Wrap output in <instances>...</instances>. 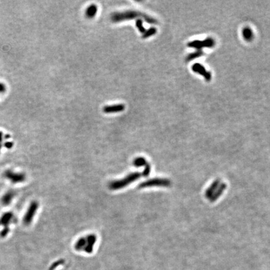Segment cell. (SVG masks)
Listing matches in <instances>:
<instances>
[{
	"mask_svg": "<svg viewBox=\"0 0 270 270\" xmlns=\"http://www.w3.org/2000/svg\"><path fill=\"white\" fill-rule=\"evenodd\" d=\"M243 36L244 39L247 41H251L254 38L252 30L249 27H245L243 28Z\"/></svg>",
	"mask_w": 270,
	"mask_h": 270,
	"instance_id": "4fadbf2b",
	"label": "cell"
},
{
	"mask_svg": "<svg viewBox=\"0 0 270 270\" xmlns=\"http://www.w3.org/2000/svg\"><path fill=\"white\" fill-rule=\"evenodd\" d=\"M98 7L96 4H91L87 8L86 11V16L88 18L91 19L94 18L97 13Z\"/></svg>",
	"mask_w": 270,
	"mask_h": 270,
	"instance_id": "7c38bea8",
	"label": "cell"
},
{
	"mask_svg": "<svg viewBox=\"0 0 270 270\" xmlns=\"http://www.w3.org/2000/svg\"><path fill=\"white\" fill-rule=\"evenodd\" d=\"M157 32V29L154 27H151L148 29L147 30L145 31V32L143 33L142 38L143 39H146L148 38H149L150 36H152L154 34H156Z\"/></svg>",
	"mask_w": 270,
	"mask_h": 270,
	"instance_id": "5bb4252c",
	"label": "cell"
},
{
	"mask_svg": "<svg viewBox=\"0 0 270 270\" xmlns=\"http://www.w3.org/2000/svg\"><path fill=\"white\" fill-rule=\"evenodd\" d=\"M141 176H143V174L138 172L130 173L128 174L126 177L121 179H118L116 180V181H111L109 184V188L111 190H118L119 189H122L128 186L129 184H131L134 181H136Z\"/></svg>",
	"mask_w": 270,
	"mask_h": 270,
	"instance_id": "7a4b0ae2",
	"label": "cell"
},
{
	"mask_svg": "<svg viewBox=\"0 0 270 270\" xmlns=\"http://www.w3.org/2000/svg\"><path fill=\"white\" fill-rule=\"evenodd\" d=\"M136 28H138V29L139 30V31L140 33H144L145 32V31H146V29H145V28L143 26V21H142L141 19H138L136 20Z\"/></svg>",
	"mask_w": 270,
	"mask_h": 270,
	"instance_id": "2e32d148",
	"label": "cell"
},
{
	"mask_svg": "<svg viewBox=\"0 0 270 270\" xmlns=\"http://www.w3.org/2000/svg\"><path fill=\"white\" fill-rule=\"evenodd\" d=\"M85 237H86V246H85L83 251L88 254H91L93 251L94 244H96L97 240V237L94 234H88Z\"/></svg>",
	"mask_w": 270,
	"mask_h": 270,
	"instance_id": "8992f818",
	"label": "cell"
},
{
	"mask_svg": "<svg viewBox=\"0 0 270 270\" xmlns=\"http://www.w3.org/2000/svg\"><path fill=\"white\" fill-rule=\"evenodd\" d=\"M215 41L212 38H208L203 41H195L190 42L188 44V47L193 48L196 49L199 51H202V49L204 48H212L215 45Z\"/></svg>",
	"mask_w": 270,
	"mask_h": 270,
	"instance_id": "3957f363",
	"label": "cell"
},
{
	"mask_svg": "<svg viewBox=\"0 0 270 270\" xmlns=\"http://www.w3.org/2000/svg\"><path fill=\"white\" fill-rule=\"evenodd\" d=\"M64 263V260H63V259L59 260V261H56V262H54V263L51 265V266L49 268V270H54V269H56L57 267H58L59 266H60V265L63 264Z\"/></svg>",
	"mask_w": 270,
	"mask_h": 270,
	"instance_id": "e0dca14e",
	"label": "cell"
},
{
	"mask_svg": "<svg viewBox=\"0 0 270 270\" xmlns=\"http://www.w3.org/2000/svg\"><path fill=\"white\" fill-rule=\"evenodd\" d=\"M11 197H12V194H8L6 195V196H4V198L3 199V201L4 203V204L9 203L10 202V201H11Z\"/></svg>",
	"mask_w": 270,
	"mask_h": 270,
	"instance_id": "ac0fdd59",
	"label": "cell"
},
{
	"mask_svg": "<svg viewBox=\"0 0 270 270\" xmlns=\"http://www.w3.org/2000/svg\"><path fill=\"white\" fill-rule=\"evenodd\" d=\"M192 69L194 72H196V73H198L199 74H201V76H203L205 79H206L207 81H209L211 79V73L207 71L203 65L199 63H196L193 64Z\"/></svg>",
	"mask_w": 270,
	"mask_h": 270,
	"instance_id": "ba28073f",
	"label": "cell"
},
{
	"mask_svg": "<svg viewBox=\"0 0 270 270\" xmlns=\"http://www.w3.org/2000/svg\"><path fill=\"white\" fill-rule=\"evenodd\" d=\"M6 177L8 178L9 179L11 180V181L13 183H17V182H20L22 180L24 179V176L23 175L21 174H16V173H14L11 171H7L6 172Z\"/></svg>",
	"mask_w": 270,
	"mask_h": 270,
	"instance_id": "30bf717a",
	"label": "cell"
},
{
	"mask_svg": "<svg viewBox=\"0 0 270 270\" xmlns=\"http://www.w3.org/2000/svg\"><path fill=\"white\" fill-rule=\"evenodd\" d=\"M138 18L144 19V21L149 24H156L158 23L157 19L149 16L148 14L136 11V10H128V11L123 12L114 13L112 14L111 19L113 23H119Z\"/></svg>",
	"mask_w": 270,
	"mask_h": 270,
	"instance_id": "6da1fadb",
	"label": "cell"
},
{
	"mask_svg": "<svg viewBox=\"0 0 270 270\" xmlns=\"http://www.w3.org/2000/svg\"><path fill=\"white\" fill-rule=\"evenodd\" d=\"M38 208V204L36 202H33L31 203V205H30L29 209H28V211L24 218L23 221L25 224H29V223H31V222L32 221V219L34 216V214L37 211Z\"/></svg>",
	"mask_w": 270,
	"mask_h": 270,
	"instance_id": "52a82bcc",
	"label": "cell"
},
{
	"mask_svg": "<svg viewBox=\"0 0 270 270\" xmlns=\"http://www.w3.org/2000/svg\"><path fill=\"white\" fill-rule=\"evenodd\" d=\"M86 246V237L83 236L79 238L74 244V249L78 251H84Z\"/></svg>",
	"mask_w": 270,
	"mask_h": 270,
	"instance_id": "8fae6325",
	"label": "cell"
},
{
	"mask_svg": "<svg viewBox=\"0 0 270 270\" xmlns=\"http://www.w3.org/2000/svg\"><path fill=\"white\" fill-rule=\"evenodd\" d=\"M203 52L202 51H199V50H197L196 51L188 54L187 57L186 58V61H191V60L194 59H196V58H198L200 56H203Z\"/></svg>",
	"mask_w": 270,
	"mask_h": 270,
	"instance_id": "9a60e30c",
	"label": "cell"
},
{
	"mask_svg": "<svg viewBox=\"0 0 270 270\" xmlns=\"http://www.w3.org/2000/svg\"><path fill=\"white\" fill-rule=\"evenodd\" d=\"M170 184L169 181L166 179L154 178L149 179L139 184V188H145L153 186H169Z\"/></svg>",
	"mask_w": 270,
	"mask_h": 270,
	"instance_id": "277c9868",
	"label": "cell"
},
{
	"mask_svg": "<svg viewBox=\"0 0 270 270\" xmlns=\"http://www.w3.org/2000/svg\"><path fill=\"white\" fill-rule=\"evenodd\" d=\"M133 165L136 167H144V171L142 173L143 176H148L151 172V166L147 162L146 159L142 157H138L133 160Z\"/></svg>",
	"mask_w": 270,
	"mask_h": 270,
	"instance_id": "5b68a950",
	"label": "cell"
},
{
	"mask_svg": "<svg viewBox=\"0 0 270 270\" xmlns=\"http://www.w3.org/2000/svg\"><path fill=\"white\" fill-rule=\"evenodd\" d=\"M125 109V105L124 104H113L112 106H106L103 108V111L104 113H115L123 111Z\"/></svg>",
	"mask_w": 270,
	"mask_h": 270,
	"instance_id": "9c48e42d",
	"label": "cell"
}]
</instances>
